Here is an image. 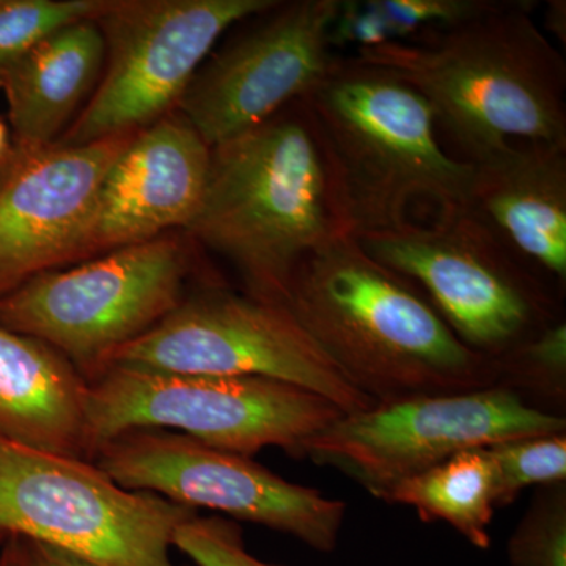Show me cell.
Listing matches in <instances>:
<instances>
[{"instance_id":"29","label":"cell","mask_w":566,"mask_h":566,"mask_svg":"<svg viewBox=\"0 0 566 566\" xmlns=\"http://www.w3.org/2000/svg\"><path fill=\"white\" fill-rule=\"evenodd\" d=\"M10 151V136L6 123L0 120V166L6 161Z\"/></svg>"},{"instance_id":"4","label":"cell","mask_w":566,"mask_h":566,"mask_svg":"<svg viewBox=\"0 0 566 566\" xmlns=\"http://www.w3.org/2000/svg\"><path fill=\"white\" fill-rule=\"evenodd\" d=\"M322 136L349 232L394 229L464 208L472 164L453 158L427 99L398 74L357 55H335L304 98Z\"/></svg>"},{"instance_id":"21","label":"cell","mask_w":566,"mask_h":566,"mask_svg":"<svg viewBox=\"0 0 566 566\" xmlns=\"http://www.w3.org/2000/svg\"><path fill=\"white\" fill-rule=\"evenodd\" d=\"M497 386L526 400L527 395L549 403L566 397V324L564 319L495 357ZM527 401V400H526Z\"/></svg>"},{"instance_id":"23","label":"cell","mask_w":566,"mask_h":566,"mask_svg":"<svg viewBox=\"0 0 566 566\" xmlns=\"http://www.w3.org/2000/svg\"><path fill=\"white\" fill-rule=\"evenodd\" d=\"M510 566H566V483L536 488L509 536Z\"/></svg>"},{"instance_id":"9","label":"cell","mask_w":566,"mask_h":566,"mask_svg":"<svg viewBox=\"0 0 566 566\" xmlns=\"http://www.w3.org/2000/svg\"><path fill=\"white\" fill-rule=\"evenodd\" d=\"M107 367L263 376L323 395L345 415L376 405L345 378L289 308L222 285L185 296L161 323L112 354Z\"/></svg>"},{"instance_id":"20","label":"cell","mask_w":566,"mask_h":566,"mask_svg":"<svg viewBox=\"0 0 566 566\" xmlns=\"http://www.w3.org/2000/svg\"><path fill=\"white\" fill-rule=\"evenodd\" d=\"M114 0H0V87L24 55L59 29L99 20Z\"/></svg>"},{"instance_id":"25","label":"cell","mask_w":566,"mask_h":566,"mask_svg":"<svg viewBox=\"0 0 566 566\" xmlns=\"http://www.w3.org/2000/svg\"><path fill=\"white\" fill-rule=\"evenodd\" d=\"M174 547L197 566H285L266 564L245 547L243 528L222 516L196 515L177 528Z\"/></svg>"},{"instance_id":"15","label":"cell","mask_w":566,"mask_h":566,"mask_svg":"<svg viewBox=\"0 0 566 566\" xmlns=\"http://www.w3.org/2000/svg\"><path fill=\"white\" fill-rule=\"evenodd\" d=\"M210 153L178 111L142 129L104 175L77 262L185 230L202 199Z\"/></svg>"},{"instance_id":"19","label":"cell","mask_w":566,"mask_h":566,"mask_svg":"<svg viewBox=\"0 0 566 566\" xmlns=\"http://www.w3.org/2000/svg\"><path fill=\"white\" fill-rule=\"evenodd\" d=\"M378 499L412 506L424 523L449 524L476 549L486 551L491 546L494 468L486 447L463 450L420 474L395 483Z\"/></svg>"},{"instance_id":"12","label":"cell","mask_w":566,"mask_h":566,"mask_svg":"<svg viewBox=\"0 0 566 566\" xmlns=\"http://www.w3.org/2000/svg\"><path fill=\"white\" fill-rule=\"evenodd\" d=\"M92 463L117 485L158 494L188 509H208L300 539L337 549L346 502L297 485L252 458L212 449L167 430H132L99 447Z\"/></svg>"},{"instance_id":"26","label":"cell","mask_w":566,"mask_h":566,"mask_svg":"<svg viewBox=\"0 0 566 566\" xmlns=\"http://www.w3.org/2000/svg\"><path fill=\"white\" fill-rule=\"evenodd\" d=\"M20 543L24 566H99L61 547L35 539L20 538Z\"/></svg>"},{"instance_id":"1","label":"cell","mask_w":566,"mask_h":566,"mask_svg":"<svg viewBox=\"0 0 566 566\" xmlns=\"http://www.w3.org/2000/svg\"><path fill=\"white\" fill-rule=\"evenodd\" d=\"M531 0H499L474 20L357 50L430 104L447 151L476 163L515 142L566 147V62Z\"/></svg>"},{"instance_id":"24","label":"cell","mask_w":566,"mask_h":566,"mask_svg":"<svg viewBox=\"0 0 566 566\" xmlns=\"http://www.w3.org/2000/svg\"><path fill=\"white\" fill-rule=\"evenodd\" d=\"M499 0H371L392 41L455 28L493 10Z\"/></svg>"},{"instance_id":"10","label":"cell","mask_w":566,"mask_h":566,"mask_svg":"<svg viewBox=\"0 0 566 566\" xmlns=\"http://www.w3.org/2000/svg\"><path fill=\"white\" fill-rule=\"evenodd\" d=\"M565 430L564 417L493 386L417 395L344 415L307 439L301 458L337 469L378 499L463 450Z\"/></svg>"},{"instance_id":"5","label":"cell","mask_w":566,"mask_h":566,"mask_svg":"<svg viewBox=\"0 0 566 566\" xmlns=\"http://www.w3.org/2000/svg\"><path fill=\"white\" fill-rule=\"evenodd\" d=\"M345 412L323 395L263 376L158 374L107 367L87 381L85 457L132 430H167L252 458L304 442Z\"/></svg>"},{"instance_id":"7","label":"cell","mask_w":566,"mask_h":566,"mask_svg":"<svg viewBox=\"0 0 566 566\" xmlns=\"http://www.w3.org/2000/svg\"><path fill=\"white\" fill-rule=\"evenodd\" d=\"M191 251L175 234L52 270L0 297V324L44 342L85 379L185 300Z\"/></svg>"},{"instance_id":"8","label":"cell","mask_w":566,"mask_h":566,"mask_svg":"<svg viewBox=\"0 0 566 566\" xmlns=\"http://www.w3.org/2000/svg\"><path fill=\"white\" fill-rule=\"evenodd\" d=\"M197 510L117 485L95 463L0 439V534L99 566H181L174 535Z\"/></svg>"},{"instance_id":"6","label":"cell","mask_w":566,"mask_h":566,"mask_svg":"<svg viewBox=\"0 0 566 566\" xmlns=\"http://www.w3.org/2000/svg\"><path fill=\"white\" fill-rule=\"evenodd\" d=\"M353 237L419 286L457 337L490 359L560 319L546 283L465 207Z\"/></svg>"},{"instance_id":"11","label":"cell","mask_w":566,"mask_h":566,"mask_svg":"<svg viewBox=\"0 0 566 566\" xmlns=\"http://www.w3.org/2000/svg\"><path fill=\"white\" fill-rule=\"evenodd\" d=\"M275 0H114L98 20L106 62L98 87L55 145L140 132L177 111L223 32Z\"/></svg>"},{"instance_id":"14","label":"cell","mask_w":566,"mask_h":566,"mask_svg":"<svg viewBox=\"0 0 566 566\" xmlns=\"http://www.w3.org/2000/svg\"><path fill=\"white\" fill-rule=\"evenodd\" d=\"M140 132L54 145L0 166V297L35 275L77 262L104 175Z\"/></svg>"},{"instance_id":"28","label":"cell","mask_w":566,"mask_h":566,"mask_svg":"<svg viewBox=\"0 0 566 566\" xmlns=\"http://www.w3.org/2000/svg\"><path fill=\"white\" fill-rule=\"evenodd\" d=\"M0 566H24L21 543L18 536H9L0 546Z\"/></svg>"},{"instance_id":"27","label":"cell","mask_w":566,"mask_h":566,"mask_svg":"<svg viewBox=\"0 0 566 566\" xmlns=\"http://www.w3.org/2000/svg\"><path fill=\"white\" fill-rule=\"evenodd\" d=\"M546 29L566 43V3L564 0H549L546 7Z\"/></svg>"},{"instance_id":"3","label":"cell","mask_w":566,"mask_h":566,"mask_svg":"<svg viewBox=\"0 0 566 566\" xmlns=\"http://www.w3.org/2000/svg\"><path fill=\"white\" fill-rule=\"evenodd\" d=\"M185 232L229 260L249 296L283 307L305 256L352 234L304 99L211 147L202 199Z\"/></svg>"},{"instance_id":"30","label":"cell","mask_w":566,"mask_h":566,"mask_svg":"<svg viewBox=\"0 0 566 566\" xmlns=\"http://www.w3.org/2000/svg\"><path fill=\"white\" fill-rule=\"evenodd\" d=\"M9 538V536H6L3 534H0V546L3 545V543H6V539Z\"/></svg>"},{"instance_id":"18","label":"cell","mask_w":566,"mask_h":566,"mask_svg":"<svg viewBox=\"0 0 566 566\" xmlns=\"http://www.w3.org/2000/svg\"><path fill=\"white\" fill-rule=\"evenodd\" d=\"M85 398L87 379L66 357L0 324L2 441L87 460Z\"/></svg>"},{"instance_id":"22","label":"cell","mask_w":566,"mask_h":566,"mask_svg":"<svg viewBox=\"0 0 566 566\" xmlns=\"http://www.w3.org/2000/svg\"><path fill=\"white\" fill-rule=\"evenodd\" d=\"M494 468L495 509L513 504L528 486L566 480V434L531 436L486 447Z\"/></svg>"},{"instance_id":"13","label":"cell","mask_w":566,"mask_h":566,"mask_svg":"<svg viewBox=\"0 0 566 566\" xmlns=\"http://www.w3.org/2000/svg\"><path fill=\"white\" fill-rule=\"evenodd\" d=\"M340 7V0H275L200 66L177 111L214 147L307 98L333 65L331 32Z\"/></svg>"},{"instance_id":"2","label":"cell","mask_w":566,"mask_h":566,"mask_svg":"<svg viewBox=\"0 0 566 566\" xmlns=\"http://www.w3.org/2000/svg\"><path fill=\"white\" fill-rule=\"evenodd\" d=\"M285 307L345 378L378 403L497 386L419 286L371 259L353 234L308 253Z\"/></svg>"},{"instance_id":"17","label":"cell","mask_w":566,"mask_h":566,"mask_svg":"<svg viewBox=\"0 0 566 566\" xmlns=\"http://www.w3.org/2000/svg\"><path fill=\"white\" fill-rule=\"evenodd\" d=\"M104 62L102 28L87 20L51 33L10 70L0 87L11 125L3 164L25 161L61 140L98 87Z\"/></svg>"},{"instance_id":"16","label":"cell","mask_w":566,"mask_h":566,"mask_svg":"<svg viewBox=\"0 0 566 566\" xmlns=\"http://www.w3.org/2000/svg\"><path fill=\"white\" fill-rule=\"evenodd\" d=\"M465 208L543 282L566 285V147L515 142L472 163Z\"/></svg>"}]
</instances>
